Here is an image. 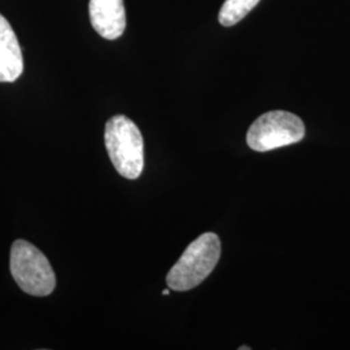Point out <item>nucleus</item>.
I'll list each match as a JSON object with an SVG mask.
<instances>
[{
  "instance_id": "obj_8",
  "label": "nucleus",
  "mask_w": 350,
  "mask_h": 350,
  "mask_svg": "<svg viewBox=\"0 0 350 350\" xmlns=\"http://www.w3.org/2000/svg\"><path fill=\"white\" fill-rule=\"evenodd\" d=\"M163 296H167L169 295V289H163Z\"/></svg>"
},
{
  "instance_id": "obj_3",
  "label": "nucleus",
  "mask_w": 350,
  "mask_h": 350,
  "mask_svg": "<svg viewBox=\"0 0 350 350\" xmlns=\"http://www.w3.org/2000/svg\"><path fill=\"white\" fill-rule=\"evenodd\" d=\"M10 267L17 286L27 295L44 297L56 287V276L47 257L29 241L18 239L12 244Z\"/></svg>"
},
{
  "instance_id": "obj_9",
  "label": "nucleus",
  "mask_w": 350,
  "mask_h": 350,
  "mask_svg": "<svg viewBox=\"0 0 350 350\" xmlns=\"http://www.w3.org/2000/svg\"><path fill=\"white\" fill-rule=\"evenodd\" d=\"M239 349H240V350H243V349H248V350H250V347H240V348H239Z\"/></svg>"
},
{
  "instance_id": "obj_2",
  "label": "nucleus",
  "mask_w": 350,
  "mask_h": 350,
  "mask_svg": "<svg viewBox=\"0 0 350 350\" xmlns=\"http://www.w3.org/2000/svg\"><path fill=\"white\" fill-rule=\"evenodd\" d=\"M221 257V240L213 234H202L188 245L166 276L167 286L174 291L198 287L211 275Z\"/></svg>"
},
{
  "instance_id": "obj_1",
  "label": "nucleus",
  "mask_w": 350,
  "mask_h": 350,
  "mask_svg": "<svg viewBox=\"0 0 350 350\" xmlns=\"http://www.w3.org/2000/svg\"><path fill=\"white\" fill-rule=\"evenodd\" d=\"M105 147L116 170L137 179L144 167V142L138 126L126 116H114L105 125Z\"/></svg>"
},
{
  "instance_id": "obj_7",
  "label": "nucleus",
  "mask_w": 350,
  "mask_h": 350,
  "mask_svg": "<svg viewBox=\"0 0 350 350\" xmlns=\"http://www.w3.org/2000/svg\"><path fill=\"white\" fill-rule=\"evenodd\" d=\"M258 3L260 0H226L218 16L221 25H237Z\"/></svg>"
},
{
  "instance_id": "obj_6",
  "label": "nucleus",
  "mask_w": 350,
  "mask_h": 350,
  "mask_svg": "<svg viewBox=\"0 0 350 350\" xmlns=\"http://www.w3.org/2000/svg\"><path fill=\"white\" fill-rule=\"evenodd\" d=\"M24 72L20 42L10 21L0 13V82L11 83Z\"/></svg>"
},
{
  "instance_id": "obj_4",
  "label": "nucleus",
  "mask_w": 350,
  "mask_h": 350,
  "mask_svg": "<svg viewBox=\"0 0 350 350\" xmlns=\"http://www.w3.org/2000/svg\"><path fill=\"white\" fill-rule=\"evenodd\" d=\"M305 137L300 117L284 111H273L260 116L250 127L247 143L257 152L282 148L295 144Z\"/></svg>"
},
{
  "instance_id": "obj_5",
  "label": "nucleus",
  "mask_w": 350,
  "mask_h": 350,
  "mask_svg": "<svg viewBox=\"0 0 350 350\" xmlns=\"http://www.w3.org/2000/svg\"><path fill=\"white\" fill-rule=\"evenodd\" d=\"M88 13L95 31L108 40L124 34L126 11L124 0H90Z\"/></svg>"
}]
</instances>
